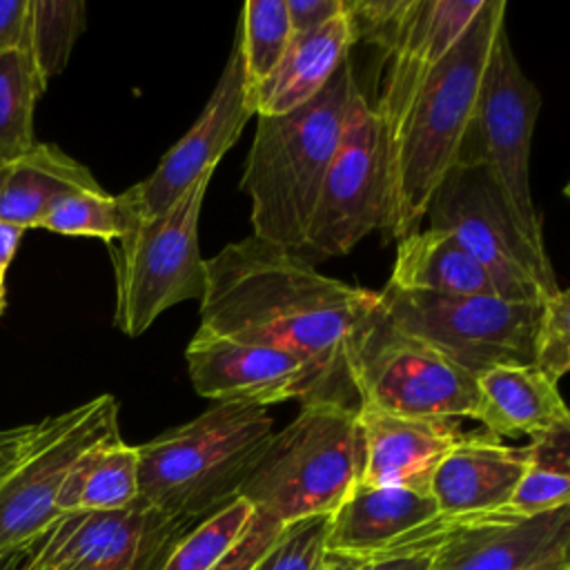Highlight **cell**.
I'll use <instances>...</instances> for the list:
<instances>
[{
  "mask_svg": "<svg viewBox=\"0 0 570 570\" xmlns=\"http://www.w3.org/2000/svg\"><path fill=\"white\" fill-rule=\"evenodd\" d=\"M274 419L252 403H214L138 448V494L160 514L196 525L238 497Z\"/></svg>",
  "mask_w": 570,
  "mask_h": 570,
  "instance_id": "cell-4",
  "label": "cell"
},
{
  "mask_svg": "<svg viewBox=\"0 0 570 570\" xmlns=\"http://www.w3.org/2000/svg\"><path fill=\"white\" fill-rule=\"evenodd\" d=\"M483 2L485 0L414 2L403 33L390 53V67L379 100L372 105L381 120L387 147L394 140L416 94L470 27Z\"/></svg>",
  "mask_w": 570,
  "mask_h": 570,
  "instance_id": "cell-17",
  "label": "cell"
},
{
  "mask_svg": "<svg viewBox=\"0 0 570 570\" xmlns=\"http://www.w3.org/2000/svg\"><path fill=\"white\" fill-rule=\"evenodd\" d=\"M450 528L452 517L439 514L434 521L412 530L403 539L376 552L358 554L356 570H432Z\"/></svg>",
  "mask_w": 570,
  "mask_h": 570,
  "instance_id": "cell-33",
  "label": "cell"
},
{
  "mask_svg": "<svg viewBox=\"0 0 570 570\" xmlns=\"http://www.w3.org/2000/svg\"><path fill=\"white\" fill-rule=\"evenodd\" d=\"M570 550V503L523 517L508 508L452 517L439 570H530Z\"/></svg>",
  "mask_w": 570,
  "mask_h": 570,
  "instance_id": "cell-16",
  "label": "cell"
},
{
  "mask_svg": "<svg viewBox=\"0 0 570 570\" xmlns=\"http://www.w3.org/2000/svg\"><path fill=\"white\" fill-rule=\"evenodd\" d=\"M85 24L87 7L82 0H29L27 49L47 80L67 67Z\"/></svg>",
  "mask_w": 570,
  "mask_h": 570,
  "instance_id": "cell-28",
  "label": "cell"
},
{
  "mask_svg": "<svg viewBox=\"0 0 570 570\" xmlns=\"http://www.w3.org/2000/svg\"><path fill=\"white\" fill-rule=\"evenodd\" d=\"M47 425L49 416L38 423L18 425V432L0 443V483L31 454V450L40 443Z\"/></svg>",
  "mask_w": 570,
  "mask_h": 570,
  "instance_id": "cell-37",
  "label": "cell"
},
{
  "mask_svg": "<svg viewBox=\"0 0 570 570\" xmlns=\"http://www.w3.org/2000/svg\"><path fill=\"white\" fill-rule=\"evenodd\" d=\"M36 543L29 546V548H20V550H13V552L0 557V570H29Z\"/></svg>",
  "mask_w": 570,
  "mask_h": 570,
  "instance_id": "cell-41",
  "label": "cell"
},
{
  "mask_svg": "<svg viewBox=\"0 0 570 570\" xmlns=\"http://www.w3.org/2000/svg\"><path fill=\"white\" fill-rule=\"evenodd\" d=\"M205 269L196 332L289 352L316 370L330 403L358 410L352 350L376 292L323 276L256 236L225 245Z\"/></svg>",
  "mask_w": 570,
  "mask_h": 570,
  "instance_id": "cell-1",
  "label": "cell"
},
{
  "mask_svg": "<svg viewBox=\"0 0 570 570\" xmlns=\"http://www.w3.org/2000/svg\"><path fill=\"white\" fill-rule=\"evenodd\" d=\"M532 367L559 383L570 370V292L559 289L539 305L532 336Z\"/></svg>",
  "mask_w": 570,
  "mask_h": 570,
  "instance_id": "cell-32",
  "label": "cell"
},
{
  "mask_svg": "<svg viewBox=\"0 0 570 570\" xmlns=\"http://www.w3.org/2000/svg\"><path fill=\"white\" fill-rule=\"evenodd\" d=\"M187 530L140 497L120 510L67 512L38 539L29 568L160 570Z\"/></svg>",
  "mask_w": 570,
  "mask_h": 570,
  "instance_id": "cell-13",
  "label": "cell"
},
{
  "mask_svg": "<svg viewBox=\"0 0 570 570\" xmlns=\"http://www.w3.org/2000/svg\"><path fill=\"white\" fill-rule=\"evenodd\" d=\"M24 232H27V229H22L20 225L0 218V274H2V276L7 274V267H9L11 261H13L16 249H18V243H20V238H22Z\"/></svg>",
  "mask_w": 570,
  "mask_h": 570,
  "instance_id": "cell-40",
  "label": "cell"
},
{
  "mask_svg": "<svg viewBox=\"0 0 570 570\" xmlns=\"http://www.w3.org/2000/svg\"><path fill=\"white\" fill-rule=\"evenodd\" d=\"M488 434L523 436L570 423L554 381L532 365H497L476 376V416Z\"/></svg>",
  "mask_w": 570,
  "mask_h": 570,
  "instance_id": "cell-21",
  "label": "cell"
},
{
  "mask_svg": "<svg viewBox=\"0 0 570 570\" xmlns=\"http://www.w3.org/2000/svg\"><path fill=\"white\" fill-rule=\"evenodd\" d=\"M425 216L430 229L452 234L470 252L501 298L539 305L561 289L546 245L523 229L485 165H452L432 191Z\"/></svg>",
  "mask_w": 570,
  "mask_h": 570,
  "instance_id": "cell-6",
  "label": "cell"
},
{
  "mask_svg": "<svg viewBox=\"0 0 570 570\" xmlns=\"http://www.w3.org/2000/svg\"><path fill=\"white\" fill-rule=\"evenodd\" d=\"M436 559H439V557H436ZM432 570H439V566H436V563H434V568H432Z\"/></svg>",
  "mask_w": 570,
  "mask_h": 570,
  "instance_id": "cell-48",
  "label": "cell"
},
{
  "mask_svg": "<svg viewBox=\"0 0 570 570\" xmlns=\"http://www.w3.org/2000/svg\"><path fill=\"white\" fill-rule=\"evenodd\" d=\"M539 109V89L523 73L503 27L492 45L456 163L485 165L523 229L543 243L541 216L530 189V149Z\"/></svg>",
  "mask_w": 570,
  "mask_h": 570,
  "instance_id": "cell-11",
  "label": "cell"
},
{
  "mask_svg": "<svg viewBox=\"0 0 570 570\" xmlns=\"http://www.w3.org/2000/svg\"><path fill=\"white\" fill-rule=\"evenodd\" d=\"M281 530H283V523L254 510L243 534L216 561L212 570H252L261 561V557L267 552V548L274 543Z\"/></svg>",
  "mask_w": 570,
  "mask_h": 570,
  "instance_id": "cell-36",
  "label": "cell"
},
{
  "mask_svg": "<svg viewBox=\"0 0 570 570\" xmlns=\"http://www.w3.org/2000/svg\"><path fill=\"white\" fill-rule=\"evenodd\" d=\"M116 432L118 403L109 394L49 416L40 443L0 483V557L33 546L58 521L56 497L71 463Z\"/></svg>",
  "mask_w": 570,
  "mask_h": 570,
  "instance_id": "cell-12",
  "label": "cell"
},
{
  "mask_svg": "<svg viewBox=\"0 0 570 570\" xmlns=\"http://www.w3.org/2000/svg\"><path fill=\"white\" fill-rule=\"evenodd\" d=\"M27 11L29 0H0V53L27 49Z\"/></svg>",
  "mask_w": 570,
  "mask_h": 570,
  "instance_id": "cell-39",
  "label": "cell"
},
{
  "mask_svg": "<svg viewBox=\"0 0 570 570\" xmlns=\"http://www.w3.org/2000/svg\"><path fill=\"white\" fill-rule=\"evenodd\" d=\"M570 503V470L528 461L521 481L517 483L508 510L532 517L557 510Z\"/></svg>",
  "mask_w": 570,
  "mask_h": 570,
  "instance_id": "cell-35",
  "label": "cell"
},
{
  "mask_svg": "<svg viewBox=\"0 0 570 570\" xmlns=\"http://www.w3.org/2000/svg\"><path fill=\"white\" fill-rule=\"evenodd\" d=\"M94 174L51 142H36L9 165L0 189V218L33 229L62 198L100 191Z\"/></svg>",
  "mask_w": 570,
  "mask_h": 570,
  "instance_id": "cell-23",
  "label": "cell"
},
{
  "mask_svg": "<svg viewBox=\"0 0 570 570\" xmlns=\"http://www.w3.org/2000/svg\"><path fill=\"white\" fill-rule=\"evenodd\" d=\"M352 379L358 407L443 421L476 416V376L396 330L379 301L356 332Z\"/></svg>",
  "mask_w": 570,
  "mask_h": 570,
  "instance_id": "cell-8",
  "label": "cell"
},
{
  "mask_svg": "<svg viewBox=\"0 0 570 570\" xmlns=\"http://www.w3.org/2000/svg\"><path fill=\"white\" fill-rule=\"evenodd\" d=\"M292 36H301L323 27L343 11V0H285Z\"/></svg>",
  "mask_w": 570,
  "mask_h": 570,
  "instance_id": "cell-38",
  "label": "cell"
},
{
  "mask_svg": "<svg viewBox=\"0 0 570 570\" xmlns=\"http://www.w3.org/2000/svg\"><path fill=\"white\" fill-rule=\"evenodd\" d=\"M376 294L396 330L428 343L472 376L497 365H532L541 303L410 292L390 283Z\"/></svg>",
  "mask_w": 570,
  "mask_h": 570,
  "instance_id": "cell-9",
  "label": "cell"
},
{
  "mask_svg": "<svg viewBox=\"0 0 570 570\" xmlns=\"http://www.w3.org/2000/svg\"><path fill=\"white\" fill-rule=\"evenodd\" d=\"M7 171H9V165L0 160V189H2V183H4V178H7Z\"/></svg>",
  "mask_w": 570,
  "mask_h": 570,
  "instance_id": "cell-46",
  "label": "cell"
},
{
  "mask_svg": "<svg viewBox=\"0 0 570 570\" xmlns=\"http://www.w3.org/2000/svg\"><path fill=\"white\" fill-rule=\"evenodd\" d=\"M416 0H343L352 38L379 45L385 56L396 47Z\"/></svg>",
  "mask_w": 570,
  "mask_h": 570,
  "instance_id": "cell-34",
  "label": "cell"
},
{
  "mask_svg": "<svg viewBox=\"0 0 570 570\" xmlns=\"http://www.w3.org/2000/svg\"><path fill=\"white\" fill-rule=\"evenodd\" d=\"M530 570H570V550L557 552V554L543 559L541 563L532 566Z\"/></svg>",
  "mask_w": 570,
  "mask_h": 570,
  "instance_id": "cell-42",
  "label": "cell"
},
{
  "mask_svg": "<svg viewBox=\"0 0 570 570\" xmlns=\"http://www.w3.org/2000/svg\"><path fill=\"white\" fill-rule=\"evenodd\" d=\"M356 89L347 53L309 102L283 116H258L240 178L252 203V236L298 254Z\"/></svg>",
  "mask_w": 570,
  "mask_h": 570,
  "instance_id": "cell-3",
  "label": "cell"
},
{
  "mask_svg": "<svg viewBox=\"0 0 570 570\" xmlns=\"http://www.w3.org/2000/svg\"><path fill=\"white\" fill-rule=\"evenodd\" d=\"M439 517L430 492L356 483L330 517L327 552L370 554Z\"/></svg>",
  "mask_w": 570,
  "mask_h": 570,
  "instance_id": "cell-20",
  "label": "cell"
},
{
  "mask_svg": "<svg viewBox=\"0 0 570 570\" xmlns=\"http://www.w3.org/2000/svg\"><path fill=\"white\" fill-rule=\"evenodd\" d=\"M523 448L503 445L492 434H461L436 465L430 494L441 517H463L508 508L525 472Z\"/></svg>",
  "mask_w": 570,
  "mask_h": 570,
  "instance_id": "cell-19",
  "label": "cell"
},
{
  "mask_svg": "<svg viewBox=\"0 0 570 570\" xmlns=\"http://www.w3.org/2000/svg\"><path fill=\"white\" fill-rule=\"evenodd\" d=\"M214 169L163 214L140 218L122 238L107 243L116 274L114 325L125 336H140L169 307L200 301L207 285L198 249V220Z\"/></svg>",
  "mask_w": 570,
  "mask_h": 570,
  "instance_id": "cell-7",
  "label": "cell"
},
{
  "mask_svg": "<svg viewBox=\"0 0 570 570\" xmlns=\"http://www.w3.org/2000/svg\"><path fill=\"white\" fill-rule=\"evenodd\" d=\"M352 45L354 38L345 11L314 31L292 36L278 67L252 94L256 114L283 116L309 102L330 82Z\"/></svg>",
  "mask_w": 570,
  "mask_h": 570,
  "instance_id": "cell-22",
  "label": "cell"
},
{
  "mask_svg": "<svg viewBox=\"0 0 570 570\" xmlns=\"http://www.w3.org/2000/svg\"><path fill=\"white\" fill-rule=\"evenodd\" d=\"M254 508L236 497L191 525L169 550L160 570H212L243 534Z\"/></svg>",
  "mask_w": 570,
  "mask_h": 570,
  "instance_id": "cell-30",
  "label": "cell"
},
{
  "mask_svg": "<svg viewBox=\"0 0 570 570\" xmlns=\"http://www.w3.org/2000/svg\"><path fill=\"white\" fill-rule=\"evenodd\" d=\"M390 218V167L381 120L361 89L350 100L343 134L325 171L296 256L312 263L350 254Z\"/></svg>",
  "mask_w": 570,
  "mask_h": 570,
  "instance_id": "cell-10",
  "label": "cell"
},
{
  "mask_svg": "<svg viewBox=\"0 0 570 570\" xmlns=\"http://www.w3.org/2000/svg\"><path fill=\"white\" fill-rule=\"evenodd\" d=\"M29 49L0 53V160L11 165L33 145V109L47 89Z\"/></svg>",
  "mask_w": 570,
  "mask_h": 570,
  "instance_id": "cell-26",
  "label": "cell"
},
{
  "mask_svg": "<svg viewBox=\"0 0 570 570\" xmlns=\"http://www.w3.org/2000/svg\"><path fill=\"white\" fill-rule=\"evenodd\" d=\"M254 102L247 91L238 40L220 71V78L191 129L160 158L158 167L122 191L138 218H151L171 207L207 169H216L225 151L238 140Z\"/></svg>",
  "mask_w": 570,
  "mask_h": 570,
  "instance_id": "cell-14",
  "label": "cell"
},
{
  "mask_svg": "<svg viewBox=\"0 0 570 570\" xmlns=\"http://www.w3.org/2000/svg\"><path fill=\"white\" fill-rule=\"evenodd\" d=\"M361 461L358 410L307 403L272 434L238 497L283 525L332 514L358 483Z\"/></svg>",
  "mask_w": 570,
  "mask_h": 570,
  "instance_id": "cell-5",
  "label": "cell"
},
{
  "mask_svg": "<svg viewBox=\"0 0 570 570\" xmlns=\"http://www.w3.org/2000/svg\"><path fill=\"white\" fill-rule=\"evenodd\" d=\"M332 514L285 523L252 570H327V532Z\"/></svg>",
  "mask_w": 570,
  "mask_h": 570,
  "instance_id": "cell-31",
  "label": "cell"
},
{
  "mask_svg": "<svg viewBox=\"0 0 570 570\" xmlns=\"http://www.w3.org/2000/svg\"><path fill=\"white\" fill-rule=\"evenodd\" d=\"M138 220L140 218L122 194L111 196L100 189L58 200L38 227L65 236H94L105 243H114L131 232Z\"/></svg>",
  "mask_w": 570,
  "mask_h": 570,
  "instance_id": "cell-29",
  "label": "cell"
},
{
  "mask_svg": "<svg viewBox=\"0 0 570 570\" xmlns=\"http://www.w3.org/2000/svg\"><path fill=\"white\" fill-rule=\"evenodd\" d=\"M505 27V0H485L450 53L430 73L387 147L390 218L385 238L421 229L432 191L456 163L485 65Z\"/></svg>",
  "mask_w": 570,
  "mask_h": 570,
  "instance_id": "cell-2",
  "label": "cell"
},
{
  "mask_svg": "<svg viewBox=\"0 0 570 570\" xmlns=\"http://www.w3.org/2000/svg\"><path fill=\"white\" fill-rule=\"evenodd\" d=\"M363 461L358 483L403 485L430 492V479L461 439L456 421L414 419L358 407Z\"/></svg>",
  "mask_w": 570,
  "mask_h": 570,
  "instance_id": "cell-18",
  "label": "cell"
},
{
  "mask_svg": "<svg viewBox=\"0 0 570 570\" xmlns=\"http://www.w3.org/2000/svg\"><path fill=\"white\" fill-rule=\"evenodd\" d=\"M29 570H49V568H29Z\"/></svg>",
  "mask_w": 570,
  "mask_h": 570,
  "instance_id": "cell-47",
  "label": "cell"
},
{
  "mask_svg": "<svg viewBox=\"0 0 570 570\" xmlns=\"http://www.w3.org/2000/svg\"><path fill=\"white\" fill-rule=\"evenodd\" d=\"M4 305H7V294H4V276L0 274V314L4 312Z\"/></svg>",
  "mask_w": 570,
  "mask_h": 570,
  "instance_id": "cell-44",
  "label": "cell"
},
{
  "mask_svg": "<svg viewBox=\"0 0 570 570\" xmlns=\"http://www.w3.org/2000/svg\"><path fill=\"white\" fill-rule=\"evenodd\" d=\"M249 98L269 78L292 42L285 0H247L236 31ZM256 109V107H254Z\"/></svg>",
  "mask_w": 570,
  "mask_h": 570,
  "instance_id": "cell-27",
  "label": "cell"
},
{
  "mask_svg": "<svg viewBox=\"0 0 570 570\" xmlns=\"http://www.w3.org/2000/svg\"><path fill=\"white\" fill-rule=\"evenodd\" d=\"M410 292L448 296H499L488 272L448 232L425 229L399 240L387 281Z\"/></svg>",
  "mask_w": 570,
  "mask_h": 570,
  "instance_id": "cell-24",
  "label": "cell"
},
{
  "mask_svg": "<svg viewBox=\"0 0 570 570\" xmlns=\"http://www.w3.org/2000/svg\"><path fill=\"white\" fill-rule=\"evenodd\" d=\"M358 566V559L352 557V554H336V552H330V559H327V570H356Z\"/></svg>",
  "mask_w": 570,
  "mask_h": 570,
  "instance_id": "cell-43",
  "label": "cell"
},
{
  "mask_svg": "<svg viewBox=\"0 0 570 570\" xmlns=\"http://www.w3.org/2000/svg\"><path fill=\"white\" fill-rule=\"evenodd\" d=\"M138 448L120 432L89 445L69 468L56 497L60 514L120 510L138 501Z\"/></svg>",
  "mask_w": 570,
  "mask_h": 570,
  "instance_id": "cell-25",
  "label": "cell"
},
{
  "mask_svg": "<svg viewBox=\"0 0 570 570\" xmlns=\"http://www.w3.org/2000/svg\"><path fill=\"white\" fill-rule=\"evenodd\" d=\"M16 432H18V428H4V430H0V443L7 441V439H11Z\"/></svg>",
  "mask_w": 570,
  "mask_h": 570,
  "instance_id": "cell-45",
  "label": "cell"
},
{
  "mask_svg": "<svg viewBox=\"0 0 570 570\" xmlns=\"http://www.w3.org/2000/svg\"><path fill=\"white\" fill-rule=\"evenodd\" d=\"M185 356L196 394L214 403H330L316 370L276 347L196 332Z\"/></svg>",
  "mask_w": 570,
  "mask_h": 570,
  "instance_id": "cell-15",
  "label": "cell"
}]
</instances>
